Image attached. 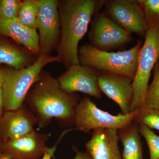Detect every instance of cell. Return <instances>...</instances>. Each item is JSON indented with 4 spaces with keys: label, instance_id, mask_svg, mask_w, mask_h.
<instances>
[{
    "label": "cell",
    "instance_id": "obj_1",
    "mask_svg": "<svg viewBox=\"0 0 159 159\" xmlns=\"http://www.w3.org/2000/svg\"><path fill=\"white\" fill-rule=\"evenodd\" d=\"M106 1L65 0L59 1L61 38L57 53L66 68L80 65L78 45L87 31L92 16Z\"/></svg>",
    "mask_w": 159,
    "mask_h": 159
},
{
    "label": "cell",
    "instance_id": "obj_2",
    "mask_svg": "<svg viewBox=\"0 0 159 159\" xmlns=\"http://www.w3.org/2000/svg\"><path fill=\"white\" fill-rule=\"evenodd\" d=\"M27 97L37 115L40 127L53 118L74 122L79 97L63 91L57 80L49 74L41 72L39 80Z\"/></svg>",
    "mask_w": 159,
    "mask_h": 159
},
{
    "label": "cell",
    "instance_id": "obj_3",
    "mask_svg": "<svg viewBox=\"0 0 159 159\" xmlns=\"http://www.w3.org/2000/svg\"><path fill=\"white\" fill-rule=\"evenodd\" d=\"M142 41L126 51L108 52L101 51L90 44L83 45L78 49L80 63L102 72H107L133 80Z\"/></svg>",
    "mask_w": 159,
    "mask_h": 159
},
{
    "label": "cell",
    "instance_id": "obj_4",
    "mask_svg": "<svg viewBox=\"0 0 159 159\" xmlns=\"http://www.w3.org/2000/svg\"><path fill=\"white\" fill-rule=\"evenodd\" d=\"M56 61L61 62L58 55L52 56L40 54L31 65L19 70L5 71L2 89L6 110H16L21 107L31 86L39 80L44 67Z\"/></svg>",
    "mask_w": 159,
    "mask_h": 159
},
{
    "label": "cell",
    "instance_id": "obj_5",
    "mask_svg": "<svg viewBox=\"0 0 159 159\" xmlns=\"http://www.w3.org/2000/svg\"><path fill=\"white\" fill-rule=\"evenodd\" d=\"M159 59V27H148L139 51L138 66L132 81L133 97L130 112L144 107L151 73Z\"/></svg>",
    "mask_w": 159,
    "mask_h": 159
},
{
    "label": "cell",
    "instance_id": "obj_6",
    "mask_svg": "<svg viewBox=\"0 0 159 159\" xmlns=\"http://www.w3.org/2000/svg\"><path fill=\"white\" fill-rule=\"evenodd\" d=\"M138 110L126 115H111L100 109L89 98L85 97L76 107L74 124L77 130L84 133L98 129L119 131L131 124Z\"/></svg>",
    "mask_w": 159,
    "mask_h": 159
},
{
    "label": "cell",
    "instance_id": "obj_7",
    "mask_svg": "<svg viewBox=\"0 0 159 159\" xmlns=\"http://www.w3.org/2000/svg\"><path fill=\"white\" fill-rule=\"evenodd\" d=\"M104 13L122 29L145 37L148 26L141 5L138 1H106Z\"/></svg>",
    "mask_w": 159,
    "mask_h": 159
},
{
    "label": "cell",
    "instance_id": "obj_8",
    "mask_svg": "<svg viewBox=\"0 0 159 159\" xmlns=\"http://www.w3.org/2000/svg\"><path fill=\"white\" fill-rule=\"evenodd\" d=\"M37 29L39 32L40 54L50 55L58 47L61 25L57 0H38Z\"/></svg>",
    "mask_w": 159,
    "mask_h": 159
},
{
    "label": "cell",
    "instance_id": "obj_9",
    "mask_svg": "<svg viewBox=\"0 0 159 159\" xmlns=\"http://www.w3.org/2000/svg\"><path fill=\"white\" fill-rule=\"evenodd\" d=\"M89 33L91 45L108 51L123 47L132 41L130 33L113 21L104 13L95 16Z\"/></svg>",
    "mask_w": 159,
    "mask_h": 159
},
{
    "label": "cell",
    "instance_id": "obj_10",
    "mask_svg": "<svg viewBox=\"0 0 159 159\" xmlns=\"http://www.w3.org/2000/svg\"><path fill=\"white\" fill-rule=\"evenodd\" d=\"M99 74L91 67L77 65L69 68L57 80L60 88L68 93L81 92L100 99L102 93L98 83Z\"/></svg>",
    "mask_w": 159,
    "mask_h": 159
},
{
    "label": "cell",
    "instance_id": "obj_11",
    "mask_svg": "<svg viewBox=\"0 0 159 159\" xmlns=\"http://www.w3.org/2000/svg\"><path fill=\"white\" fill-rule=\"evenodd\" d=\"M132 81L128 77L107 72L99 74L100 90L118 104L123 115L130 113L133 97Z\"/></svg>",
    "mask_w": 159,
    "mask_h": 159
},
{
    "label": "cell",
    "instance_id": "obj_12",
    "mask_svg": "<svg viewBox=\"0 0 159 159\" xmlns=\"http://www.w3.org/2000/svg\"><path fill=\"white\" fill-rule=\"evenodd\" d=\"M46 135L32 131L17 139L4 141L2 153L10 159H38L45 152Z\"/></svg>",
    "mask_w": 159,
    "mask_h": 159
},
{
    "label": "cell",
    "instance_id": "obj_13",
    "mask_svg": "<svg viewBox=\"0 0 159 159\" xmlns=\"http://www.w3.org/2000/svg\"><path fill=\"white\" fill-rule=\"evenodd\" d=\"M118 131L109 129L93 130L90 139L85 144L92 159H122Z\"/></svg>",
    "mask_w": 159,
    "mask_h": 159
},
{
    "label": "cell",
    "instance_id": "obj_14",
    "mask_svg": "<svg viewBox=\"0 0 159 159\" xmlns=\"http://www.w3.org/2000/svg\"><path fill=\"white\" fill-rule=\"evenodd\" d=\"M36 120L25 107L6 111L0 119V137L4 141L17 139L33 131Z\"/></svg>",
    "mask_w": 159,
    "mask_h": 159
},
{
    "label": "cell",
    "instance_id": "obj_15",
    "mask_svg": "<svg viewBox=\"0 0 159 159\" xmlns=\"http://www.w3.org/2000/svg\"><path fill=\"white\" fill-rule=\"evenodd\" d=\"M0 35L11 38L33 54L39 55V36L36 30L29 29L18 20H9L0 16Z\"/></svg>",
    "mask_w": 159,
    "mask_h": 159
},
{
    "label": "cell",
    "instance_id": "obj_16",
    "mask_svg": "<svg viewBox=\"0 0 159 159\" xmlns=\"http://www.w3.org/2000/svg\"><path fill=\"white\" fill-rule=\"evenodd\" d=\"M119 139L123 146L122 159H143V147L139 125L133 122L118 131Z\"/></svg>",
    "mask_w": 159,
    "mask_h": 159
},
{
    "label": "cell",
    "instance_id": "obj_17",
    "mask_svg": "<svg viewBox=\"0 0 159 159\" xmlns=\"http://www.w3.org/2000/svg\"><path fill=\"white\" fill-rule=\"evenodd\" d=\"M27 55L14 46L0 40V63L8 65L15 70L27 66Z\"/></svg>",
    "mask_w": 159,
    "mask_h": 159
},
{
    "label": "cell",
    "instance_id": "obj_18",
    "mask_svg": "<svg viewBox=\"0 0 159 159\" xmlns=\"http://www.w3.org/2000/svg\"><path fill=\"white\" fill-rule=\"evenodd\" d=\"M38 13V0H25L22 1L17 19L26 27L36 30Z\"/></svg>",
    "mask_w": 159,
    "mask_h": 159
},
{
    "label": "cell",
    "instance_id": "obj_19",
    "mask_svg": "<svg viewBox=\"0 0 159 159\" xmlns=\"http://www.w3.org/2000/svg\"><path fill=\"white\" fill-rule=\"evenodd\" d=\"M134 122L152 130L159 131V110L143 107L138 110Z\"/></svg>",
    "mask_w": 159,
    "mask_h": 159
},
{
    "label": "cell",
    "instance_id": "obj_20",
    "mask_svg": "<svg viewBox=\"0 0 159 159\" xmlns=\"http://www.w3.org/2000/svg\"><path fill=\"white\" fill-rule=\"evenodd\" d=\"M144 107L159 110V59L153 69V78L148 85Z\"/></svg>",
    "mask_w": 159,
    "mask_h": 159
},
{
    "label": "cell",
    "instance_id": "obj_21",
    "mask_svg": "<svg viewBox=\"0 0 159 159\" xmlns=\"http://www.w3.org/2000/svg\"><path fill=\"white\" fill-rule=\"evenodd\" d=\"M148 27H159V0H139Z\"/></svg>",
    "mask_w": 159,
    "mask_h": 159
},
{
    "label": "cell",
    "instance_id": "obj_22",
    "mask_svg": "<svg viewBox=\"0 0 159 159\" xmlns=\"http://www.w3.org/2000/svg\"><path fill=\"white\" fill-rule=\"evenodd\" d=\"M141 136L145 139L149 152V159H159V136L144 125H139Z\"/></svg>",
    "mask_w": 159,
    "mask_h": 159
},
{
    "label": "cell",
    "instance_id": "obj_23",
    "mask_svg": "<svg viewBox=\"0 0 159 159\" xmlns=\"http://www.w3.org/2000/svg\"><path fill=\"white\" fill-rule=\"evenodd\" d=\"M22 1L0 0V16L6 19H17Z\"/></svg>",
    "mask_w": 159,
    "mask_h": 159
},
{
    "label": "cell",
    "instance_id": "obj_24",
    "mask_svg": "<svg viewBox=\"0 0 159 159\" xmlns=\"http://www.w3.org/2000/svg\"><path fill=\"white\" fill-rule=\"evenodd\" d=\"M74 151L76 152V156L73 159H92L90 155L87 152H82L78 150L77 148H74ZM54 159H56L53 156Z\"/></svg>",
    "mask_w": 159,
    "mask_h": 159
},
{
    "label": "cell",
    "instance_id": "obj_25",
    "mask_svg": "<svg viewBox=\"0 0 159 159\" xmlns=\"http://www.w3.org/2000/svg\"><path fill=\"white\" fill-rule=\"evenodd\" d=\"M57 145H55L54 147L51 148H48L45 152L43 155L42 159H51V157L54 156V153L56 149Z\"/></svg>",
    "mask_w": 159,
    "mask_h": 159
},
{
    "label": "cell",
    "instance_id": "obj_26",
    "mask_svg": "<svg viewBox=\"0 0 159 159\" xmlns=\"http://www.w3.org/2000/svg\"><path fill=\"white\" fill-rule=\"evenodd\" d=\"M4 108V97L2 88L0 87V119L3 116V110Z\"/></svg>",
    "mask_w": 159,
    "mask_h": 159
},
{
    "label": "cell",
    "instance_id": "obj_27",
    "mask_svg": "<svg viewBox=\"0 0 159 159\" xmlns=\"http://www.w3.org/2000/svg\"><path fill=\"white\" fill-rule=\"evenodd\" d=\"M5 72L0 69V87L2 88L5 81Z\"/></svg>",
    "mask_w": 159,
    "mask_h": 159
},
{
    "label": "cell",
    "instance_id": "obj_28",
    "mask_svg": "<svg viewBox=\"0 0 159 159\" xmlns=\"http://www.w3.org/2000/svg\"><path fill=\"white\" fill-rule=\"evenodd\" d=\"M0 159H10L9 158V157L6 156V155H4L2 154V156H1V158H0Z\"/></svg>",
    "mask_w": 159,
    "mask_h": 159
},
{
    "label": "cell",
    "instance_id": "obj_29",
    "mask_svg": "<svg viewBox=\"0 0 159 159\" xmlns=\"http://www.w3.org/2000/svg\"><path fill=\"white\" fill-rule=\"evenodd\" d=\"M2 143H1V139H0V158H1V156H2Z\"/></svg>",
    "mask_w": 159,
    "mask_h": 159
}]
</instances>
